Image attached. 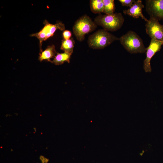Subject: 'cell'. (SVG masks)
<instances>
[{
    "label": "cell",
    "mask_w": 163,
    "mask_h": 163,
    "mask_svg": "<svg viewBox=\"0 0 163 163\" xmlns=\"http://www.w3.org/2000/svg\"><path fill=\"white\" fill-rule=\"evenodd\" d=\"M120 43L124 48L131 54L144 53L145 48L142 39L135 32L129 30L120 38Z\"/></svg>",
    "instance_id": "obj_1"
},
{
    "label": "cell",
    "mask_w": 163,
    "mask_h": 163,
    "mask_svg": "<svg viewBox=\"0 0 163 163\" xmlns=\"http://www.w3.org/2000/svg\"><path fill=\"white\" fill-rule=\"evenodd\" d=\"M119 38L104 29H99L90 35L88 39V46L94 49H102Z\"/></svg>",
    "instance_id": "obj_2"
},
{
    "label": "cell",
    "mask_w": 163,
    "mask_h": 163,
    "mask_svg": "<svg viewBox=\"0 0 163 163\" xmlns=\"http://www.w3.org/2000/svg\"><path fill=\"white\" fill-rule=\"evenodd\" d=\"M124 21L122 14L117 13L110 15H102L101 14L95 18L94 21L97 25L101 26L107 31L112 32L120 28Z\"/></svg>",
    "instance_id": "obj_3"
},
{
    "label": "cell",
    "mask_w": 163,
    "mask_h": 163,
    "mask_svg": "<svg viewBox=\"0 0 163 163\" xmlns=\"http://www.w3.org/2000/svg\"><path fill=\"white\" fill-rule=\"evenodd\" d=\"M97 26L89 16L84 15L75 21L73 32L77 40L81 42L84 40L85 35L94 30Z\"/></svg>",
    "instance_id": "obj_4"
},
{
    "label": "cell",
    "mask_w": 163,
    "mask_h": 163,
    "mask_svg": "<svg viewBox=\"0 0 163 163\" xmlns=\"http://www.w3.org/2000/svg\"><path fill=\"white\" fill-rule=\"evenodd\" d=\"M43 23L44 26L42 30L38 32L30 35L31 36L36 37L39 40L40 53L42 51L41 47L43 41L53 37L57 30L64 31L65 29L64 24L60 22L55 24H52L49 23L47 21L45 20Z\"/></svg>",
    "instance_id": "obj_5"
},
{
    "label": "cell",
    "mask_w": 163,
    "mask_h": 163,
    "mask_svg": "<svg viewBox=\"0 0 163 163\" xmlns=\"http://www.w3.org/2000/svg\"><path fill=\"white\" fill-rule=\"evenodd\" d=\"M146 33L151 38H154L163 43V25L158 20L150 17L145 25Z\"/></svg>",
    "instance_id": "obj_6"
},
{
    "label": "cell",
    "mask_w": 163,
    "mask_h": 163,
    "mask_svg": "<svg viewBox=\"0 0 163 163\" xmlns=\"http://www.w3.org/2000/svg\"><path fill=\"white\" fill-rule=\"evenodd\" d=\"M162 45L163 43L162 42L154 38L151 39L149 46L146 48V58L144 61L143 69L145 72H151V59L157 52L160 51Z\"/></svg>",
    "instance_id": "obj_7"
},
{
    "label": "cell",
    "mask_w": 163,
    "mask_h": 163,
    "mask_svg": "<svg viewBox=\"0 0 163 163\" xmlns=\"http://www.w3.org/2000/svg\"><path fill=\"white\" fill-rule=\"evenodd\" d=\"M145 8L150 17L158 21L163 19V0H146Z\"/></svg>",
    "instance_id": "obj_8"
},
{
    "label": "cell",
    "mask_w": 163,
    "mask_h": 163,
    "mask_svg": "<svg viewBox=\"0 0 163 163\" xmlns=\"http://www.w3.org/2000/svg\"><path fill=\"white\" fill-rule=\"evenodd\" d=\"M144 7L141 0L136 1L132 6L127 10L123 11L125 14H127L134 18H138L139 17L147 22L148 20L144 16L142 9Z\"/></svg>",
    "instance_id": "obj_9"
},
{
    "label": "cell",
    "mask_w": 163,
    "mask_h": 163,
    "mask_svg": "<svg viewBox=\"0 0 163 163\" xmlns=\"http://www.w3.org/2000/svg\"><path fill=\"white\" fill-rule=\"evenodd\" d=\"M57 53L54 45L49 46L45 50L40 53L39 60L40 62L43 60H46L52 62L51 59L55 57Z\"/></svg>",
    "instance_id": "obj_10"
},
{
    "label": "cell",
    "mask_w": 163,
    "mask_h": 163,
    "mask_svg": "<svg viewBox=\"0 0 163 163\" xmlns=\"http://www.w3.org/2000/svg\"><path fill=\"white\" fill-rule=\"evenodd\" d=\"M72 54L65 52L62 53H57L52 63L57 65L62 64L65 62L69 63Z\"/></svg>",
    "instance_id": "obj_11"
},
{
    "label": "cell",
    "mask_w": 163,
    "mask_h": 163,
    "mask_svg": "<svg viewBox=\"0 0 163 163\" xmlns=\"http://www.w3.org/2000/svg\"><path fill=\"white\" fill-rule=\"evenodd\" d=\"M75 44V41L72 38L67 40L63 39L62 41L60 49L64 52L72 54Z\"/></svg>",
    "instance_id": "obj_12"
},
{
    "label": "cell",
    "mask_w": 163,
    "mask_h": 163,
    "mask_svg": "<svg viewBox=\"0 0 163 163\" xmlns=\"http://www.w3.org/2000/svg\"><path fill=\"white\" fill-rule=\"evenodd\" d=\"M90 5L91 10L93 13L100 14L103 12V0H91Z\"/></svg>",
    "instance_id": "obj_13"
},
{
    "label": "cell",
    "mask_w": 163,
    "mask_h": 163,
    "mask_svg": "<svg viewBox=\"0 0 163 163\" xmlns=\"http://www.w3.org/2000/svg\"><path fill=\"white\" fill-rule=\"evenodd\" d=\"M103 12L106 14L110 15L114 13L115 7L114 0H103Z\"/></svg>",
    "instance_id": "obj_14"
},
{
    "label": "cell",
    "mask_w": 163,
    "mask_h": 163,
    "mask_svg": "<svg viewBox=\"0 0 163 163\" xmlns=\"http://www.w3.org/2000/svg\"><path fill=\"white\" fill-rule=\"evenodd\" d=\"M123 6H126L130 8L135 2V0H119Z\"/></svg>",
    "instance_id": "obj_15"
},
{
    "label": "cell",
    "mask_w": 163,
    "mask_h": 163,
    "mask_svg": "<svg viewBox=\"0 0 163 163\" xmlns=\"http://www.w3.org/2000/svg\"><path fill=\"white\" fill-rule=\"evenodd\" d=\"M72 35L71 32L68 30H65L62 33V36L64 40H67L70 39Z\"/></svg>",
    "instance_id": "obj_16"
},
{
    "label": "cell",
    "mask_w": 163,
    "mask_h": 163,
    "mask_svg": "<svg viewBox=\"0 0 163 163\" xmlns=\"http://www.w3.org/2000/svg\"><path fill=\"white\" fill-rule=\"evenodd\" d=\"M163 21V19L162 20Z\"/></svg>",
    "instance_id": "obj_17"
}]
</instances>
